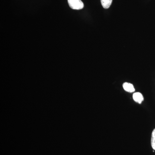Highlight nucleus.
Instances as JSON below:
<instances>
[{
  "label": "nucleus",
  "instance_id": "obj_1",
  "mask_svg": "<svg viewBox=\"0 0 155 155\" xmlns=\"http://www.w3.org/2000/svg\"><path fill=\"white\" fill-rule=\"evenodd\" d=\"M68 2L70 8L73 10H81L84 6L81 0H68Z\"/></svg>",
  "mask_w": 155,
  "mask_h": 155
},
{
  "label": "nucleus",
  "instance_id": "obj_2",
  "mask_svg": "<svg viewBox=\"0 0 155 155\" xmlns=\"http://www.w3.org/2000/svg\"><path fill=\"white\" fill-rule=\"evenodd\" d=\"M133 98L134 100L136 102L140 104L143 101V97L140 93L136 92L133 95Z\"/></svg>",
  "mask_w": 155,
  "mask_h": 155
},
{
  "label": "nucleus",
  "instance_id": "obj_3",
  "mask_svg": "<svg viewBox=\"0 0 155 155\" xmlns=\"http://www.w3.org/2000/svg\"><path fill=\"white\" fill-rule=\"evenodd\" d=\"M123 87L125 91L128 92L132 93L135 91V89L133 84L130 83L125 82L123 84Z\"/></svg>",
  "mask_w": 155,
  "mask_h": 155
},
{
  "label": "nucleus",
  "instance_id": "obj_4",
  "mask_svg": "<svg viewBox=\"0 0 155 155\" xmlns=\"http://www.w3.org/2000/svg\"><path fill=\"white\" fill-rule=\"evenodd\" d=\"M101 1L102 5L105 9L109 8L113 2V0H101Z\"/></svg>",
  "mask_w": 155,
  "mask_h": 155
},
{
  "label": "nucleus",
  "instance_id": "obj_5",
  "mask_svg": "<svg viewBox=\"0 0 155 155\" xmlns=\"http://www.w3.org/2000/svg\"><path fill=\"white\" fill-rule=\"evenodd\" d=\"M151 143V146L153 149L155 150V128L153 130L152 134Z\"/></svg>",
  "mask_w": 155,
  "mask_h": 155
}]
</instances>
